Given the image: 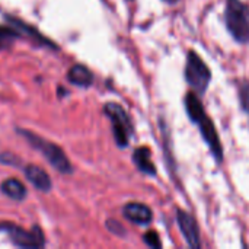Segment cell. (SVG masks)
Segmentation results:
<instances>
[{"label":"cell","mask_w":249,"mask_h":249,"mask_svg":"<svg viewBox=\"0 0 249 249\" xmlns=\"http://www.w3.org/2000/svg\"><path fill=\"white\" fill-rule=\"evenodd\" d=\"M18 131H19L20 136H23V137L29 142V144H31L34 149H36V150L50 162V165H51L54 169H57V171L61 172V174H71V171H73L71 163H70V160L66 158V155H64V152L61 150V147H58L57 144H54V143H51V142L42 139V137H39V136L35 134V133L26 131V130H20V128H19Z\"/></svg>","instance_id":"6da1fadb"},{"label":"cell","mask_w":249,"mask_h":249,"mask_svg":"<svg viewBox=\"0 0 249 249\" xmlns=\"http://www.w3.org/2000/svg\"><path fill=\"white\" fill-rule=\"evenodd\" d=\"M225 19L229 32L239 42H249V9L238 0L229 1Z\"/></svg>","instance_id":"7a4b0ae2"},{"label":"cell","mask_w":249,"mask_h":249,"mask_svg":"<svg viewBox=\"0 0 249 249\" xmlns=\"http://www.w3.org/2000/svg\"><path fill=\"white\" fill-rule=\"evenodd\" d=\"M185 79L197 93H204L212 82L210 69L203 61V58L193 50L187 55Z\"/></svg>","instance_id":"3957f363"},{"label":"cell","mask_w":249,"mask_h":249,"mask_svg":"<svg viewBox=\"0 0 249 249\" xmlns=\"http://www.w3.org/2000/svg\"><path fill=\"white\" fill-rule=\"evenodd\" d=\"M105 114L109 117L112 121V131H114V139L120 147H127L130 136L133 134V125L131 121L124 111V108L118 104L109 102L104 107Z\"/></svg>","instance_id":"277c9868"},{"label":"cell","mask_w":249,"mask_h":249,"mask_svg":"<svg viewBox=\"0 0 249 249\" xmlns=\"http://www.w3.org/2000/svg\"><path fill=\"white\" fill-rule=\"evenodd\" d=\"M6 232H9L10 241L13 242V245L19 248H42L45 244L44 235L38 226H34L31 231H25V229L10 225Z\"/></svg>","instance_id":"5b68a950"},{"label":"cell","mask_w":249,"mask_h":249,"mask_svg":"<svg viewBox=\"0 0 249 249\" xmlns=\"http://www.w3.org/2000/svg\"><path fill=\"white\" fill-rule=\"evenodd\" d=\"M177 220H178V225H179V229L188 244L190 248L198 249L201 247V242H200V231H198V226H197V222L196 219L188 214L187 212L184 210H177Z\"/></svg>","instance_id":"8992f818"},{"label":"cell","mask_w":249,"mask_h":249,"mask_svg":"<svg viewBox=\"0 0 249 249\" xmlns=\"http://www.w3.org/2000/svg\"><path fill=\"white\" fill-rule=\"evenodd\" d=\"M198 124H200L201 136L206 140V143L209 144L213 156L219 162H222V159H223V147H222V143H220V139H219V134H217V130H216L213 121L206 115V117L201 118V121Z\"/></svg>","instance_id":"52a82bcc"},{"label":"cell","mask_w":249,"mask_h":249,"mask_svg":"<svg viewBox=\"0 0 249 249\" xmlns=\"http://www.w3.org/2000/svg\"><path fill=\"white\" fill-rule=\"evenodd\" d=\"M123 214L125 219L136 225H149L153 219L152 210L140 203H128L123 207Z\"/></svg>","instance_id":"ba28073f"},{"label":"cell","mask_w":249,"mask_h":249,"mask_svg":"<svg viewBox=\"0 0 249 249\" xmlns=\"http://www.w3.org/2000/svg\"><path fill=\"white\" fill-rule=\"evenodd\" d=\"M25 177L26 179L41 193H48L53 187L51 184V179L48 177V174L45 171H42L39 166H35V165H28L25 169Z\"/></svg>","instance_id":"9c48e42d"},{"label":"cell","mask_w":249,"mask_h":249,"mask_svg":"<svg viewBox=\"0 0 249 249\" xmlns=\"http://www.w3.org/2000/svg\"><path fill=\"white\" fill-rule=\"evenodd\" d=\"M6 20H7L9 23H12V26L16 28V29L20 32V35H29L31 39L36 41V42L41 44V45H47V47H51V48H57L55 44H53V42H51L48 38H45L44 35H41V32H39L35 26H31V25L25 23L23 20L16 19V18H13V16H6Z\"/></svg>","instance_id":"30bf717a"},{"label":"cell","mask_w":249,"mask_h":249,"mask_svg":"<svg viewBox=\"0 0 249 249\" xmlns=\"http://www.w3.org/2000/svg\"><path fill=\"white\" fill-rule=\"evenodd\" d=\"M67 79L70 83L80 86V88H89L93 82V74L92 71L83 66V64H74L70 67L69 73H67Z\"/></svg>","instance_id":"8fae6325"},{"label":"cell","mask_w":249,"mask_h":249,"mask_svg":"<svg viewBox=\"0 0 249 249\" xmlns=\"http://www.w3.org/2000/svg\"><path fill=\"white\" fill-rule=\"evenodd\" d=\"M133 160L142 172H144L147 175H156V168L150 159V150L147 147L136 149V152L133 155Z\"/></svg>","instance_id":"7c38bea8"},{"label":"cell","mask_w":249,"mask_h":249,"mask_svg":"<svg viewBox=\"0 0 249 249\" xmlns=\"http://www.w3.org/2000/svg\"><path fill=\"white\" fill-rule=\"evenodd\" d=\"M1 191H3V194L6 197L12 198L15 201H22L26 197V188H25V185L20 181L15 179V178L6 179L1 184Z\"/></svg>","instance_id":"4fadbf2b"},{"label":"cell","mask_w":249,"mask_h":249,"mask_svg":"<svg viewBox=\"0 0 249 249\" xmlns=\"http://www.w3.org/2000/svg\"><path fill=\"white\" fill-rule=\"evenodd\" d=\"M185 108H187V114L191 118V121L194 123H200L203 117H206L204 114V107L201 104V101L197 98V95L194 92L187 93L185 96Z\"/></svg>","instance_id":"5bb4252c"},{"label":"cell","mask_w":249,"mask_h":249,"mask_svg":"<svg viewBox=\"0 0 249 249\" xmlns=\"http://www.w3.org/2000/svg\"><path fill=\"white\" fill-rule=\"evenodd\" d=\"M20 32L13 26H0V50L9 48L18 38H20Z\"/></svg>","instance_id":"9a60e30c"},{"label":"cell","mask_w":249,"mask_h":249,"mask_svg":"<svg viewBox=\"0 0 249 249\" xmlns=\"http://www.w3.org/2000/svg\"><path fill=\"white\" fill-rule=\"evenodd\" d=\"M143 241H144L150 248L156 249L162 247L160 238H159L158 232H155V231H149V232H146V233H144V236H143Z\"/></svg>","instance_id":"2e32d148"},{"label":"cell","mask_w":249,"mask_h":249,"mask_svg":"<svg viewBox=\"0 0 249 249\" xmlns=\"http://www.w3.org/2000/svg\"><path fill=\"white\" fill-rule=\"evenodd\" d=\"M239 96H241V104H242L244 109L249 112V83H245L241 86Z\"/></svg>","instance_id":"e0dca14e"},{"label":"cell","mask_w":249,"mask_h":249,"mask_svg":"<svg viewBox=\"0 0 249 249\" xmlns=\"http://www.w3.org/2000/svg\"><path fill=\"white\" fill-rule=\"evenodd\" d=\"M107 226H108V229H109L112 233H117V235H124V233H125L124 229L121 228V225H120L118 222H115V220H108V222H107Z\"/></svg>","instance_id":"ac0fdd59"},{"label":"cell","mask_w":249,"mask_h":249,"mask_svg":"<svg viewBox=\"0 0 249 249\" xmlns=\"http://www.w3.org/2000/svg\"><path fill=\"white\" fill-rule=\"evenodd\" d=\"M9 226H10V225H7V223H0V231H7Z\"/></svg>","instance_id":"d6986e66"},{"label":"cell","mask_w":249,"mask_h":249,"mask_svg":"<svg viewBox=\"0 0 249 249\" xmlns=\"http://www.w3.org/2000/svg\"><path fill=\"white\" fill-rule=\"evenodd\" d=\"M163 1H166V3H169V4H174V3H177L178 0H163Z\"/></svg>","instance_id":"ffe728a7"},{"label":"cell","mask_w":249,"mask_h":249,"mask_svg":"<svg viewBox=\"0 0 249 249\" xmlns=\"http://www.w3.org/2000/svg\"><path fill=\"white\" fill-rule=\"evenodd\" d=\"M229 1H235V0H229Z\"/></svg>","instance_id":"44dd1931"}]
</instances>
